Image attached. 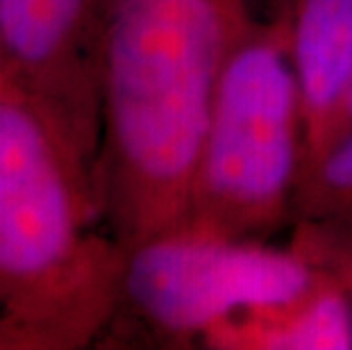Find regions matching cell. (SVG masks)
<instances>
[{
	"instance_id": "obj_11",
	"label": "cell",
	"mask_w": 352,
	"mask_h": 350,
	"mask_svg": "<svg viewBox=\"0 0 352 350\" xmlns=\"http://www.w3.org/2000/svg\"><path fill=\"white\" fill-rule=\"evenodd\" d=\"M0 85H3V57H0Z\"/></svg>"
},
{
	"instance_id": "obj_8",
	"label": "cell",
	"mask_w": 352,
	"mask_h": 350,
	"mask_svg": "<svg viewBox=\"0 0 352 350\" xmlns=\"http://www.w3.org/2000/svg\"><path fill=\"white\" fill-rule=\"evenodd\" d=\"M294 216L298 221L352 226V130L302 171Z\"/></svg>"
},
{
	"instance_id": "obj_4",
	"label": "cell",
	"mask_w": 352,
	"mask_h": 350,
	"mask_svg": "<svg viewBox=\"0 0 352 350\" xmlns=\"http://www.w3.org/2000/svg\"><path fill=\"white\" fill-rule=\"evenodd\" d=\"M323 278L302 248L177 226L125 248L116 303L96 348H179L273 314Z\"/></svg>"
},
{
	"instance_id": "obj_3",
	"label": "cell",
	"mask_w": 352,
	"mask_h": 350,
	"mask_svg": "<svg viewBox=\"0 0 352 350\" xmlns=\"http://www.w3.org/2000/svg\"><path fill=\"white\" fill-rule=\"evenodd\" d=\"M302 168L305 116L284 0L245 28L223 66L182 226L266 241L294 216Z\"/></svg>"
},
{
	"instance_id": "obj_1",
	"label": "cell",
	"mask_w": 352,
	"mask_h": 350,
	"mask_svg": "<svg viewBox=\"0 0 352 350\" xmlns=\"http://www.w3.org/2000/svg\"><path fill=\"white\" fill-rule=\"evenodd\" d=\"M261 0H107L98 200L121 248L182 226L216 85Z\"/></svg>"
},
{
	"instance_id": "obj_7",
	"label": "cell",
	"mask_w": 352,
	"mask_h": 350,
	"mask_svg": "<svg viewBox=\"0 0 352 350\" xmlns=\"http://www.w3.org/2000/svg\"><path fill=\"white\" fill-rule=\"evenodd\" d=\"M202 346L223 350H350L352 296L323 266L311 294L273 314L250 316L212 332Z\"/></svg>"
},
{
	"instance_id": "obj_5",
	"label": "cell",
	"mask_w": 352,
	"mask_h": 350,
	"mask_svg": "<svg viewBox=\"0 0 352 350\" xmlns=\"http://www.w3.org/2000/svg\"><path fill=\"white\" fill-rule=\"evenodd\" d=\"M107 0H0L3 85L46 121L98 191ZM100 203V200H98Z\"/></svg>"
},
{
	"instance_id": "obj_10",
	"label": "cell",
	"mask_w": 352,
	"mask_h": 350,
	"mask_svg": "<svg viewBox=\"0 0 352 350\" xmlns=\"http://www.w3.org/2000/svg\"><path fill=\"white\" fill-rule=\"evenodd\" d=\"M348 130H352V82H350V87H348L346 96H343V100H341L339 109H336L334 118H332V121H329V125H327V132H325L323 141H320V148H318V153L314 155V160H316L318 155L325 151V148L332 146L336 139L346 135ZM314 160H311V162H314ZM311 162H309V164H311ZM309 164H307V166H309ZM307 166H305V168H307Z\"/></svg>"
},
{
	"instance_id": "obj_2",
	"label": "cell",
	"mask_w": 352,
	"mask_h": 350,
	"mask_svg": "<svg viewBox=\"0 0 352 350\" xmlns=\"http://www.w3.org/2000/svg\"><path fill=\"white\" fill-rule=\"evenodd\" d=\"M123 257L94 180L0 85V350L98 346Z\"/></svg>"
},
{
	"instance_id": "obj_6",
	"label": "cell",
	"mask_w": 352,
	"mask_h": 350,
	"mask_svg": "<svg viewBox=\"0 0 352 350\" xmlns=\"http://www.w3.org/2000/svg\"><path fill=\"white\" fill-rule=\"evenodd\" d=\"M291 48L305 116V166L352 82V0H289ZM305 171V168H302Z\"/></svg>"
},
{
	"instance_id": "obj_9",
	"label": "cell",
	"mask_w": 352,
	"mask_h": 350,
	"mask_svg": "<svg viewBox=\"0 0 352 350\" xmlns=\"http://www.w3.org/2000/svg\"><path fill=\"white\" fill-rule=\"evenodd\" d=\"M294 243L339 278L352 296V226L300 221Z\"/></svg>"
}]
</instances>
